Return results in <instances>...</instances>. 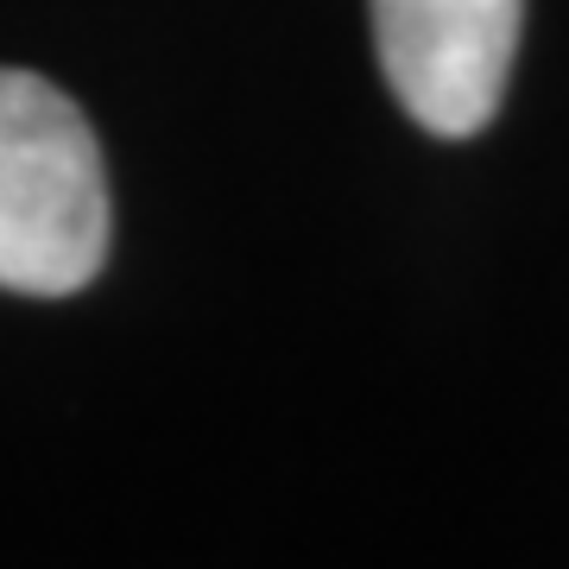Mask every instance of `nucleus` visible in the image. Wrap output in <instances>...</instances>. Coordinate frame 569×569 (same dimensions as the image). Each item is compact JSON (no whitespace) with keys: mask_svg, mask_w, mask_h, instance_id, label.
Returning a JSON list of instances; mask_svg holds the SVG:
<instances>
[{"mask_svg":"<svg viewBox=\"0 0 569 569\" xmlns=\"http://www.w3.org/2000/svg\"><path fill=\"white\" fill-rule=\"evenodd\" d=\"M108 260V171L82 108L0 70V291L70 298Z\"/></svg>","mask_w":569,"mask_h":569,"instance_id":"nucleus-1","label":"nucleus"},{"mask_svg":"<svg viewBox=\"0 0 569 569\" xmlns=\"http://www.w3.org/2000/svg\"><path fill=\"white\" fill-rule=\"evenodd\" d=\"M392 96L437 140H468L507 96L526 0H367Z\"/></svg>","mask_w":569,"mask_h":569,"instance_id":"nucleus-2","label":"nucleus"}]
</instances>
